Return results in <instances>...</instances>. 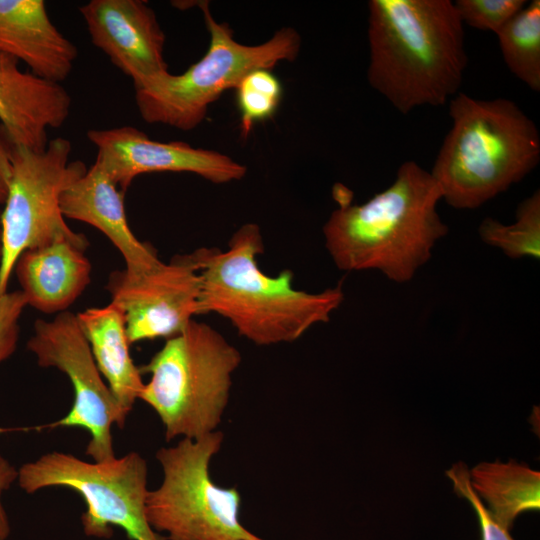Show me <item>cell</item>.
<instances>
[{
  "instance_id": "cell-1",
  "label": "cell",
  "mask_w": 540,
  "mask_h": 540,
  "mask_svg": "<svg viewBox=\"0 0 540 540\" xmlns=\"http://www.w3.org/2000/svg\"><path fill=\"white\" fill-rule=\"evenodd\" d=\"M367 36V80L398 112L458 93L468 57L454 1L370 0Z\"/></svg>"
},
{
  "instance_id": "cell-2",
  "label": "cell",
  "mask_w": 540,
  "mask_h": 540,
  "mask_svg": "<svg viewBox=\"0 0 540 540\" xmlns=\"http://www.w3.org/2000/svg\"><path fill=\"white\" fill-rule=\"evenodd\" d=\"M260 227L246 223L232 235L227 250L199 248L191 253L200 275L199 315L214 313L258 346L295 342L310 328L328 322L344 301L342 284L321 292L293 286L289 269L265 274Z\"/></svg>"
},
{
  "instance_id": "cell-3",
  "label": "cell",
  "mask_w": 540,
  "mask_h": 540,
  "mask_svg": "<svg viewBox=\"0 0 540 540\" xmlns=\"http://www.w3.org/2000/svg\"><path fill=\"white\" fill-rule=\"evenodd\" d=\"M442 198L431 173L406 161L393 183L365 203L339 202L323 226L325 247L340 270H378L408 282L449 231L437 211Z\"/></svg>"
},
{
  "instance_id": "cell-4",
  "label": "cell",
  "mask_w": 540,
  "mask_h": 540,
  "mask_svg": "<svg viewBox=\"0 0 540 540\" xmlns=\"http://www.w3.org/2000/svg\"><path fill=\"white\" fill-rule=\"evenodd\" d=\"M448 108L452 127L430 173L449 206L478 208L539 164L538 128L514 101L457 93Z\"/></svg>"
},
{
  "instance_id": "cell-5",
  "label": "cell",
  "mask_w": 540,
  "mask_h": 540,
  "mask_svg": "<svg viewBox=\"0 0 540 540\" xmlns=\"http://www.w3.org/2000/svg\"><path fill=\"white\" fill-rule=\"evenodd\" d=\"M240 351L219 331L194 319L144 366L139 399L160 418L166 441L197 439L217 430L230 399Z\"/></svg>"
},
{
  "instance_id": "cell-6",
  "label": "cell",
  "mask_w": 540,
  "mask_h": 540,
  "mask_svg": "<svg viewBox=\"0 0 540 540\" xmlns=\"http://www.w3.org/2000/svg\"><path fill=\"white\" fill-rule=\"evenodd\" d=\"M200 8L210 35L205 55L182 74L166 72L135 89L137 109L150 124L192 130L209 106L247 74L294 61L300 52L301 37L294 28L283 27L262 44L244 45L234 39L227 23L216 21L207 2Z\"/></svg>"
},
{
  "instance_id": "cell-7",
  "label": "cell",
  "mask_w": 540,
  "mask_h": 540,
  "mask_svg": "<svg viewBox=\"0 0 540 540\" xmlns=\"http://www.w3.org/2000/svg\"><path fill=\"white\" fill-rule=\"evenodd\" d=\"M223 441V432L216 430L156 452L163 478L148 492L146 518L167 540H265L241 523L239 490L219 486L210 476Z\"/></svg>"
},
{
  "instance_id": "cell-8",
  "label": "cell",
  "mask_w": 540,
  "mask_h": 540,
  "mask_svg": "<svg viewBox=\"0 0 540 540\" xmlns=\"http://www.w3.org/2000/svg\"><path fill=\"white\" fill-rule=\"evenodd\" d=\"M147 481V462L134 451L99 462L52 451L23 464L17 477L28 494L50 487L77 492L86 504L81 523L87 536L109 538L117 526L131 540H167L147 521Z\"/></svg>"
},
{
  "instance_id": "cell-9",
  "label": "cell",
  "mask_w": 540,
  "mask_h": 540,
  "mask_svg": "<svg viewBox=\"0 0 540 540\" xmlns=\"http://www.w3.org/2000/svg\"><path fill=\"white\" fill-rule=\"evenodd\" d=\"M71 142L49 140L42 151L11 145L12 175L1 214L0 298L17 258L28 249L82 234L70 229L59 207L62 192L85 174L82 161H71Z\"/></svg>"
},
{
  "instance_id": "cell-10",
  "label": "cell",
  "mask_w": 540,
  "mask_h": 540,
  "mask_svg": "<svg viewBox=\"0 0 540 540\" xmlns=\"http://www.w3.org/2000/svg\"><path fill=\"white\" fill-rule=\"evenodd\" d=\"M27 349L36 356L40 367L63 372L74 393L71 409L63 418L29 429L81 427L90 435L86 454L93 461L115 457L111 428L114 424L123 428L127 416L104 382L76 315L65 311L51 321L36 320Z\"/></svg>"
},
{
  "instance_id": "cell-11",
  "label": "cell",
  "mask_w": 540,
  "mask_h": 540,
  "mask_svg": "<svg viewBox=\"0 0 540 540\" xmlns=\"http://www.w3.org/2000/svg\"><path fill=\"white\" fill-rule=\"evenodd\" d=\"M106 289L124 313L130 345L169 339L199 315L200 275L191 253L143 273L113 271Z\"/></svg>"
},
{
  "instance_id": "cell-12",
  "label": "cell",
  "mask_w": 540,
  "mask_h": 540,
  "mask_svg": "<svg viewBox=\"0 0 540 540\" xmlns=\"http://www.w3.org/2000/svg\"><path fill=\"white\" fill-rule=\"evenodd\" d=\"M97 148L95 162L124 193L141 174L188 172L216 184L242 179L244 165L217 151L194 148L181 141L160 142L131 126L89 130Z\"/></svg>"
},
{
  "instance_id": "cell-13",
  "label": "cell",
  "mask_w": 540,
  "mask_h": 540,
  "mask_svg": "<svg viewBox=\"0 0 540 540\" xmlns=\"http://www.w3.org/2000/svg\"><path fill=\"white\" fill-rule=\"evenodd\" d=\"M92 43L128 76L135 89L168 72L165 34L141 0H91L79 8Z\"/></svg>"
},
{
  "instance_id": "cell-14",
  "label": "cell",
  "mask_w": 540,
  "mask_h": 540,
  "mask_svg": "<svg viewBox=\"0 0 540 540\" xmlns=\"http://www.w3.org/2000/svg\"><path fill=\"white\" fill-rule=\"evenodd\" d=\"M19 61L0 54V121L12 146L33 151L46 148L48 129L67 120L71 97L60 84L21 71Z\"/></svg>"
},
{
  "instance_id": "cell-15",
  "label": "cell",
  "mask_w": 540,
  "mask_h": 540,
  "mask_svg": "<svg viewBox=\"0 0 540 540\" xmlns=\"http://www.w3.org/2000/svg\"><path fill=\"white\" fill-rule=\"evenodd\" d=\"M125 193L96 162L61 194L64 218L82 221L101 231L124 258L125 269L147 272L162 261L156 251L131 231L125 211Z\"/></svg>"
},
{
  "instance_id": "cell-16",
  "label": "cell",
  "mask_w": 540,
  "mask_h": 540,
  "mask_svg": "<svg viewBox=\"0 0 540 540\" xmlns=\"http://www.w3.org/2000/svg\"><path fill=\"white\" fill-rule=\"evenodd\" d=\"M85 235L25 250L14 270L27 305L46 313L67 311L91 281Z\"/></svg>"
},
{
  "instance_id": "cell-17",
  "label": "cell",
  "mask_w": 540,
  "mask_h": 540,
  "mask_svg": "<svg viewBox=\"0 0 540 540\" xmlns=\"http://www.w3.org/2000/svg\"><path fill=\"white\" fill-rule=\"evenodd\" d=\"M0 54L24 62L34 75L61 83L76 46L52 23L42 0H0Z\"/></svg>"
},
{
  "instance_id": "cell-18",
  "label": "cell",
  "mask_w": 540,
  "mask_h": 540,
  "mask_svg": "<svg viewBox=\"0 0 540 540\" xmlns=\"http://www.w3.org/2000/svg\"><path fill=\"white\" fill-rule=\"evenodd\" d=\"M95 363L123 413L128 416L144 387L140 367L129 352L123 311L112 302L76 315Z\"/></svg>"
},
{
  "instance_id": "cell-19",
  "label": "cell",
  "mask_w": 540,
  "mask_h": 540,
  "mask_svg": "<svg viewBox=\"0 0 540 540\" xmlns=\"http://www.w3.org/2000/svg\"><path fill=\"white\" fill-rule=\"evenodd\" d=\"M469 476L475 493L507 530L521 513L540 509V472L524 463L482 462Z\"/></svg>"
},
{
  "instance_id": "cell-20",
  "label": "cell",
  "mask_w": 540,
  "mask_h": 540,
  "mask_svg": "<svg viewBox=\"0 0 540 540\" xmlns=\"http://www.w3.org/2000/svg\"><path fill=\"white\" fill-rule=\"evenodd\" d=\"M509 71L535 92L540 91V1L532 0L496 33Z\"/></svg>"
},
{
  "instance_id": "cell-21",
  "label": "cell",
  "mask_w": 540,
  "mask_h": 540,
  "mask_svg": "<svg viewBox=\"0 0 540 540\" xmlns=\"http://www.w3.org/2000/svg\"><path fill=\"white\" fill-rule=\"evenodd\" d=\"M478 233L481 240L499 248L513 259L523 257L540 258V190L519 203L516 220L503 224L491 217L480 223Z\"/></svg>"
},
{
  "instance_id": "cell-22",
  "label": "cell",
  "mask_w": 540,
  "mask_h": 540,
  "mask_svg": "<svg viewBox=\"0 0 540 540\" xmlns=\"http://www.w3.org/2000/svg\"><path fill=\"white\" fill-rule=\"evenodd\" d=\"M241 115V129L247 136L255 123L270 118L279 106L282 87L270 70L247 74L235 88Z\"/></svg>"
},
{
  "instance_id": "cell-23",
  "label": "cell",
  "mask_w": 540,
  "mask_h": 540,
  "mask_svg": "<svg viewBox=\"0 0 540 540\" xmlns=\"http://www.w3.org/2000/svg\"><path fill=\"white\" fill-rule=\"evenodd\" d=\"M527 2V0H456L454 5L463 24L496 34Z\"/></svg>"
},
{
  "instance_id": "cell-24",
  "label": "cell",
  "mask_w": 540,
  "mask_h": 540,
  "mask_svg": "<svg viewBox=\"0 0 540 540\" xmlns=\"http://www.w3.org/2000/svg\"><path fill=\"white\" fill-rule=\"evenodd\" d=\"M458 496L465 498L474 509L481 531L482 540H514L509 530L501 526L490 514L484 503L473 490L466 464L459 462L446 471Z\"/></svg>"
},
{
  "instance_id": "cell-25",
  "label": "cell",
  "mask_w": 540,
  "mask_h": 540,
  "mask_svg": "<svg viewBox=\"0 0 540 540\" xmlns=\"http://www.w3.org/2000/svg\"><path fill=\"white\" fill-rule=\"evenodd\" d=\"M26 306V299L20 290L7 292L0 298V363L16 350L20 335L19 320Z\"/></svg>"
},
{
  "instance_id": "cell-26",
  "label": "cell",
  "mask_w": 540,
  "mask_h": 540,
  "mask_svg": "<svg viewBox=\"0 0 540 540\" xmlns=\"http://www.w3.org/2000/svg\"><path fill=\"white\" fill-rule=\"evenodd\" d=\"M18 470L0 453V540L10 533V525L2 503V495L17 481Z\"/></svg>"
},
{
  "instance_id": "cell-27",
  "label": "cell",
  "mask_w": 540,
  "mask_h": 540,
  "mask_svg": "<svg viewBox=\"0 0 540 540\" xmlns=\"http://www.w3.org/2000/svg\"><path fill=\"white\" fill-rule=\"evenodd\" d=\"M0 134V205L4 204L12 175L11 144Z\"/></svg>"
},
{
  "instance_id": "cell-28",
  "label": "cell",
  "mask_w": 540,
  "mask_h": 540,
  "mask_svg": "<svg viewBox=\"0 0 540 540\" xmlns=\"http://www.w3.org/2000/svg\"><path fill=\"white\" fill-rule=\"evenodd\" d=\"M1 214H2V210L0 208V266H1V261H2V227H1Z\"/></svg>"
}]
</instances>
